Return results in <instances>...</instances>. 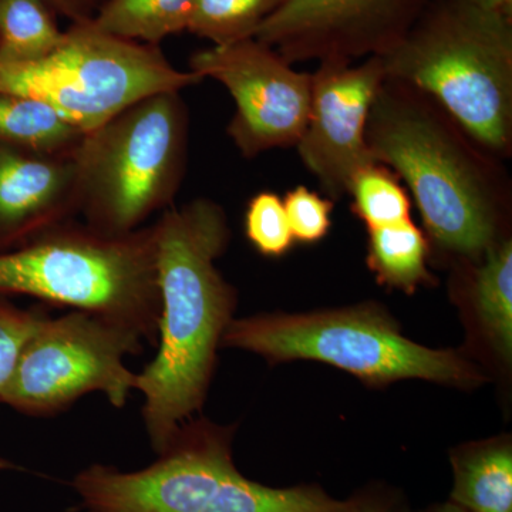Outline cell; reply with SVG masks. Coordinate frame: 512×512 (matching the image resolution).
Returning a JSON list of instances; mask_svg holds the SVG:
<instances>
[{"mask_svg":"<svg viewBox=\"0 0 512 512\" xmlns=\"http://www.w3.org/2000/svg\"><path fill=\"white\" fill-rule=\"evenodd\" d=\"M380 59L386 79L427 94L491 156H511L512 18L470 0H430Z\"/></svg>","mask_w":512,"mask_h":512,"instance_id":"obj_3","label":"cell"},{"mask_svg":"<svg viewBox=\"0 0 512 512\" xmlns=\"http://www.w3.org/2000/svg\"><path fill=\"white\" fill-rule=\"evenodd\" d=\"M376 163L412 191L430 241L478 262L503 241L511 184L500 160L478 146L431 97L386 79L366 124Z\"/></svg>","mask_w":512,"mask_h":512,"instance_id":"obj_2","label":"cell"},{"mask_svg":"<svg viewBox=\"0 0 512 512\" xmlns=\"http://www.w3.org/2000/svg\"><path fill=\"white\" fill-rule=\"evenodd\" d=\"M285 0H195L187 32L225 46L254 39L262 23L284 5Z\"/></svg>","mask_w":512,"mask_h":512,"instance_id":"obj_20","label":"cell"},{"mask_svg":"<svg viewBox=\"0 0 512 512\" xmlns=\"http://www.w3.org/2000/svg\"><path fill=\"white\" fill-rule=\"evenodd\" d=\"M282 201L295 241L315 244L328 235L335 202L320 197L318 192L309 190L305 185L286 192Z\"/></svg>","mask_w":512,"mask_h":512,"instance_id":"obj_23","label":"cell"},{"mask_svg":"<svg viewBox=\"0 0 512 512\" xmlns=\"http://www.w3.org/2000/svg\"><path fill=\"white\" fill-rule=\"evenodd\" d=\"M63 39L55 13L43 0H0V63L43 59Z\"/></svg>","mask_w":512,"mask_h":512,"instance_id":"obj_19","label":"cell"},{"mask_svg":"<svg viewBox=\"0 0 512 512\" xmlns=\"http://www.w3.org/2000/svg\"><path fill=\"white\" fill-rule=\"evenodd\" d=\"M77 150L45 154L0 143V252L79 217Z\"/></svg>","mask_w":512,"mask_h":512,"instance_id":"obj_13","label":"cell"},{"mask_svg":"<svg viewBox=\"0 0 512 512\" xmlns=\"http://www.w3.org/2000/svg\"><path fill=\"white\" fill-rule=\"evenodd\" d=\"M271 47L247 39L195 52L191 72L221 83L237 104L228 136L245 158L296 147L311 110V73L298 72Z\"/></svg>","mask_w":512,"mask_h":512,"instance_id":"obj_10","label":"cell"},{"mask_svg":"<svg viewBox=\"0 0 512 512\" xmlns=\"http://www.w3.org/2000/svg\"><path fill=\"white\" fill-rule=\"evenodd\" d=\"M195 0H104L89 20L93 29L143 45L160 46L187 32Z\"/></svg>","mask_w":512,"mask_h":512,"instance_id":"obj_16","label":"cell"},{"mask_svg":"<svg viewBox=\"0 0 512 512\" xmlns=\"http://www.w3.org/2000/svg\"><path fill=\"white\" fill-rule=\"evenodd\" d=\"M473 301L488 339L504 359L512 355V241L503 239L474 262Z\"/></svg>","mask_w":512,"mask_h":512,"instance_id":"obj_18","label":"cell"},{"mask_svg":"<svg viewBox=\"0 0 512 512\" xmlns=\"http://www.w3.org/2000/svg\"><path fill=\"white\" fill-rule=\"evenodd\" d=\"M423 512H468L464 508L458 507V505L447 501V503L433 505L429 510Z\"/></svg>","mask_w":512,"mask_h":512,"instance_id":"obj_28","label":"cell"},{"mask_svg":"<svg viewBox=\"0 0 512 512\" xmlns=\"http://www.w3.org/2000/svg\"><path fill=\"white\" fill-rule=\"evenodd\" d=\"M353 212L365 222L367 229L389 227L412 220V202L400 184V178L389 167L372 163L353 177L349 192Z\"/></svg>","mask_w":512,"mask_h":512,"instance_id":"obj_21","label":"cell"},{"mask_svg":"<svg viewBox=\"0 0 512 512\" xmlns=\"http://www.w3.org/2000/svg\"><path fill=\"white\" fill-rule=\"evenodd\" d=\"M353 512H406L404 504L396 494L384 490H367L355 495Z\"/></svg>","mask_w":512,"mask_h":512,"instance_id":"obj_26","label":"cell"},{"mask_svg":"<svg viewBox=\"0 0 512 512\" xmlns=\"http://www.w3.org/2000/svg\"><path fill=\"white\" fill-rule=\"evenodd\" d=\"M478 8L512 18V0H470Z\"/></svg>","mask_w":512,"mask_h":512,"instance_id":"obj_27","label":"cell"},{"mask_svg":"<svg viewBox=\"0 0 512 512\" xmlns=\"http://www.w3.org/2000/svg\"><path fill=\"white\" fill-rule=\"evenodd\" d=\"M160 322L158 352L137 373L150 446L163 453L207 397L217 349L232 322L237 293L215 261L228 247L224 208L197 198L165 210L153 224Z\"/></svg>","mask_w":512,"mask_h":512,"instance_id":"obj_1","label":"cell"},{"mask_svg":"<svg viewBox=\"0 0 512 512\" xmlns=\"http://www.w3.org/2000/svg\"><path fill=\"white\" fill-rule=\"evenodd\" d=\"M311 77V110L296 148L323 194L335 202L348 194L362 168L376 163L366 124L386 73L380 56H373L360 64L320 62Z\"/></svg>","mask_w":512,"mask_h":512,"instance_id":"obj_12","label":"cell"},{"mask_svg":"<svg viewBox=\"0 0 512 512\" xmlns=\"http://www.w3.org/2000/svg\"><path fill=\"white\" fill-rule=\"evenodd\" d=\"M0 295H25L96 313L157 342L160 322L153 225L107 235L72 220L0 252Z\"/></svg>","mask_w":512,"mask_h":512,"instance_id":"obj_5","label":"cell"},{"mask_svg":"<svg viewBox=\"0 0 512 512\" xmlns=\"http://www.w3.org/2000/svg\"><path fill=\"white\" fill-rule=\"evenodd\" d=\"M188 128L181 92H163L89 131L77 150L84 224L127 235L173 207L187 168Z\"/></svg>","mask_w":512,"mask_h":512,"instance_id":"obj_6","label":"cell"},{"mask_svg":"<svg viewBox=\"0 0 512 512\" xmlns=\"http://www.w3.org/2000/svg\"><path fill=\"white\" fill-rule=\"evenodd\" d=\"M429 252V239L412 220L369 229L367 265L382 285L407 293L429 285Z\"/></svg>","mask_w":512,"mask_h":512,"instance_id":"obj_17","label":"cell"},{"mask_svg":"<svg viewBox=\"0 0 512 512\" xmlns=\"http://www.w3.org/2000/svg\"><path fill=\"white\" fill-rule=\"evenodd\" d=\"M430 0H285L254 39L286 62L353 63L383 56L413 28Z\"/></svg>","mask_w":512,"mask_h":512,"instance_id":"obj_11","label":"cell"},{"mask_svg":"<svg viewBox=\"0 0 512 512\" xmlns=\"http://www.w3.org/2000/svg\"><path fill=\"white\" fill-rule=\"evenodd\" d=\"M56 16H63L72 22H89L96 15L104 0H43Z\"/></svg>","mask_w":512,"mask_h":512,"instance_id":"obj_25","label":"cell"},{"mask_svg":"<svg viewBox=\"0 0 512 512\" xmlns=\"http://www.w3.org/2000/svg\"><path fill=\"white\" fill-rule=\"evenodd\" d=\"M84 512H353L318 485L272 488L239 473L231 431L188 420L151 466L120 471L92 464L74 476Z\"/></svg>","mask_w":512,"mask_h":512,"instance_id":"obj_4","label":"cell"},{"mask_svg":"<svg viewBox=\"0 0 512 512\" xmlns=\"http://www.w3.org/2000/svg\"><path fill=\"white\" fill-rule=\"evenodd\" d=\"M42 311H25L0 299V402Z\"/></svg>","mask_w":512,"mask_h":512,"instance_id":"obj_24","label":"cell"},{"mask_svg":"<svg viewBox=\"0 0 512 512\" xmlns=\"http://www.w3.org/2000/svg\"><path fill=\"white\" fill-rule=\"evenodd\" d=\"M144 339L123 323L72 311L45 315L26 342L2 402L29 416H53L89 393L123 409L136 390L137 373L124 363L143 352Z\"/></svg>","mask_w":512,"mask_h":512,"instance_id":"obj_9","label":"cell"},{"mask_svg":"<svg viewBox=\"0 0 512 512\" xmlns=\"http://www.w3.org/2000/svg\"><path fill=\"white\" fill-rule=\"evenodd\" d=\"M221 346L248 350L271 363L318 360L346 370L370 386L403 379L473 386L481 380L480 373L463 357L404 338L382 309L370 305L232 319Z\"/></svg>","mask_w":512,"mask_h":512,"instance_id":"obj_7","label":"cell"},{"mask_svg":"<svg viewBox=\"0 0 512 512\" xmlns=\"http://www.w3.org/2000/svg\"><path fill=\"white\" fill-rule=\"evenodd\" d=\"M245 235L252 247L265 256L285 255L293 239L284 201L272 191H262L248 202L245 212Z\"/></svg>","mask_w":512,"mask_h":512,"instance_id":"obj_22","label":"cell"},{"mask_svg":"<svg viewBox=\"0 0 512 512\" xmlns=\"http://www.w3.org/2000/svg\"><path fill=\"white\" fill-rule=\"evenodd\" d=\"M13 468H16L13 466V463H10L9 460H6V458L0 454V473H3V471L13 470Z\"/></svg>","mask_w":512,"mask_h":512,"instance_id":"obj_29","label":"cell"},{"mask_svg":"<svg viewBox=\"0 0 512 512\" xmlns=\"http://www.w3.org/2000/svg\"><path fill=\"white\" fill-rule=\"evenodd\" d=\"M451 466V503L468 512H512L510 443L490 441L461 448L451 456Z\"/></svg>","mask_w":512,"mask_h":512,"instance_id":"obj_14","label":"cell"},{"mask_svg":"<svg viewBox=\"0 0 512 512\" xmlns=\"http://www.w3.org/2000/svg\"><path fill=\"white\" fill-rule=\"evenodd\" d=\"M86 134L43 101L0 94V143L35 153H70Z\"/></svg>","mask_w":512,"mask_h":512,"instance_id":"obj_15","label":"cell"},{"mask_svg":"<svg viewBox=\"0 0 512 512\" xmlns=\"http://www.w3.org/2000/svg\"><path fill=\"white\" fill-rule=\"evenodd\" d=\"M201 82L175 69L160 46L104 35L87 22L70 26L43 59L0 63V94L43 101L87 133L144 97Z\"/></svg>","mask_w":512,"mask_h":512,"instance_id":"obj_8","label":"cell"}]
</instances>
